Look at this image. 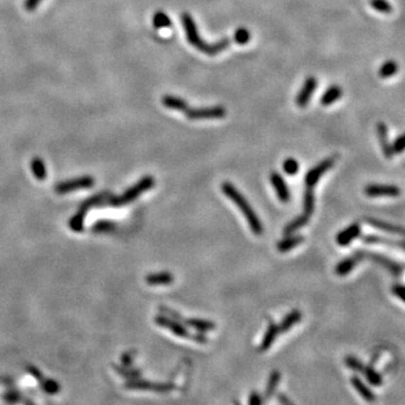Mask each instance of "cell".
<instances>
[{
	"mask_svg": "<svg viewBox=\"0 0 405 405\" xmlns=\"http://www.w3.org/2000/svg\"><path fill=\"white\" fill-rule=\"evenodd\" d=\"M182 21L184 25V28H185V33L187 41L190 43L194 48L200 50L201 52L207 54V55H216L227 49L230 46V38H222L220 39L219 42L215 43H207L205 42L204 39L201 37L200 33H198L197 26L195 24L194 18L191 17L190 14L184 13L182 15Z\"/></svg>",
	"mask_w": 405,
	"mask_h": 405,
	"instance_id": "cell-1",
	"label": "cell"
},
{
	"mask_svg": "<svg viewBox=\"0 0 405 405\" xmlns=\"http://www.w3.org/2000/svg\"><path fill=\"white\" fill-rule=\"evenodd\" d=\"M221 189H222V193L225 196L229 197L230 201H232L238 206V208L240 209L245 220H247L248 225L252 232L258 237L261 236L263 233V224L247 198L239 191L238 188L233 184L229 182H224L221 185Z\"/></svg>",
	"mask_w": 405,
	"mask_h": 405,
	"instance_id": "cell-2",
	"label": "cell"
},
{
	"mask_svg": "<svg viewBox=\"0 0 405 405\" xmlns=\"http://www.w3.org/2000/svg\"><path fill=\"white\" fill-rule=\"evenodd\" d=\"M155 185V180L152 176H146L143 177L142 179H140L139 183H136V185L132 186L129 188L128 190L125 191L122 196L118 197H111L110 200H107V204L111 206H122L125 204H129V202L135 201L140 195L146 193L152 187Z\"/></svg>",
	"mask_w": 405,
	"mask_h": 405,
	"instance_id": "cell-3",
	"label": "cell"
},
{
	"mask_svg": "<svg viewBox=\"0 0 405 405\" xmlns=\"http://www.w3.org/2000/svg\"><path fill=\"white\" fill-rule=\"evenodd\" d=\"M188 119L191 121H202V119H219L223 118L226 115V110L223 106L212 107H200L193 108L188 107L184 113Z\"/></svg>",
	"mask_w": 405,
	"mask_h": 405,
	"instance_id": "cell-4",
	"label": "cell"
},
{
	"mask_svg": "<svg viewBox=\"0 0 405 405\" xmlns=\"http://www.w3.org/2000/svg\"><path fill=\"white\" fill-rule=\"evenodd\" d=\"M335 158L330 157L322 160L319 165H316L315 167L310 169V171L306 173L305 177H304V183H305V187L307 188H313L316 186V184L319 183L321 177L324 175L328 170H330L334 166Z\"/></svg>",
	"mask_w": 405,
	"mask_h": 405,
	"instance_id": "cell-5",
	"label": "cell"
},
{
	"mask_svg": "<svg viewBox=\"0 0 405 405\" xmlns=\"http://www.w3.org/2000/svg\"><path fill=\"white\" fill-rule=\"evenodd\" d=\"M154 321L159 327L165 328L167 329V330L171 331L177 337L185 339H191V337H193V333H190V332L188 331V329L182 323V322L171 319V317H168L166 315H158L154 319Z\"/></svg>",
	"mask_w": 405,
	"mask_h": 405,
	"instance_id": "cell-6",
	"label": "cell"
},
{
	"mask_svg": "<svg viewBox=\"0 0 405 405\" xmlns=\"http://www.w3.org/2000/svg\"><path fill=\"white\" fill-rule=\"evenodd\" d=\"M95 185V179L90 176H84L79 177V178L68 180V182H63L57 184L55 187V191L57 194H68L71 193V191L78 190V189H86V188H90Z\"/></svg>",
	"mask_w": 405,
	"mask_h": 405,
	"instance_id": "cell-7",
	"label": "cell"
},
{
	"mask_svg": "<svg viewBox=\"0 0 405 405\" xmlns=\"http://www.w3.org/2000/svg\"><path fill=\"white\" fill-rule=\"evenodd\" d=\"M366 258V251L365 250H357L353 253V256H350L348 258L341 260V261L338 262V265L335 266V274L340 277H345L347 275H349L351 271L354 269L358 263H359L361 260Z\"/></svg>",
	"mask_w": 405,
	"mask_h": 405,
	"instance_id": "cell-8",
	"label": "cell"
},
{
	"mask_svg": "<svg viewBox=\"0 0 405 405\" xmlns=\"http://www.w3.org/2000/svg\"><path fill=\"white\" fill-rule=\"evenodd\" d=\"M365 195L368 197L389 196L396 197L401 195V189L395 185H385V184H370L365 187Z\"/></svg>",
	"mask_w": 405,
	"mask_h": 405,
	"instance_id": "cell-9",
	"label": "cell"
},
{
	"mask_svg": "<svg viewBox=\"0 0 405 405\" xmlns=\"http://www.w3.org/2000/svg\"><path fill=\"white\" fill-rule=\"evenodd\" d=\"M126 387L131 389H141V390H153L159 393H167L173 389V385L169 383H152L149 381H141L135 379L126 384Z\"/></svg>",
	"mask_w": 405,
	"mask_h": 405,
	"instance_id": "cell-10",
	"label": "cell"
},
{
	"mask_svg": "<svg viewBox=\"0 0 405 405\" xmlns=\"http://www.w3.org/2000/svg\"><path fill=\"white\" fill-rule=\"evenodd\" d=\"M269 179L279 202H288L291 201V191H289V188L286 182H285V179L283 178V176L279 172L273 171L270 173Z\"/></svg>",
	"mask_w": 405,
	"mask_h": 405,
	"instance_id": "cell-11",
	"label": "cell"
},
{
	"mask_svg": "<svg viewBox=\"0 0 405 405\" xmlns=\"http://www.w3.org/2000/svg\"><path fill=\"white\" fill-rule=\"evenodd\" d=\"M366 258H369L374 262L378 263V265H381L382 267H384V268L387 269L390 274L394 275V276H396V277H399L403 271V266L401 265V263L396 262V261H393L392 259H389L385 256L379 255V253L366 251Z\"/></svg>",
	"mask_w": 405,
	"mask_h": 405,
	"instance_id": "cell-12",
	"label": "cell"
},
{
	"mask_svg": "<svg viewBox=\"0 0 405 405\" xmlns=\"http://www.w3.org/2000/svg\"><path fill=\"white\" fill-rule=\"evenodd\" d=\"M361 234V226L359 223H352L350 224L349 226H347L346 229L337 234L335 237V241H337L338 245L340 247H348V245L351 243L352 241L356 240L357 238H359Z\"/></svg>",
	"mask_w": 405,
	"mask_h": 405,
	"instance_id": "cell-13",
	"label": "cell"
},
{
	"mask_svg": "<svg viewBox=\"0 0 405 405\" xmlns=\"http://www.w3.org/2000/svg\"><path fill=\"white\" fill-rule=\"evenodd\" d=\"M317 87V79L314 77H309L305 79L304 81V85L302 87L301 92H298V95L296 96V105L298 107H305L309 105L311 97H312L313 92H315Z\"/></svg>",
	"mask_w": 405,
	"mask_h": 405,
	"instance_id": "cell-14",
	"label": "cell"
},
{
	"mask_svg": "<svg viewBox=\"0 0 405 405\" xmlns=\"http://www.w3.org/2000/svg\"><path fill=\"white\" fill-rule=\"evenodd\" d=\"M279 333H280V331H279V327H278V324L275 323L273 320H270L268 328H267L265 335H263V338H262V341L259 346V349H258L259 351L265 352L268 349H270L274 345L275 340H276L278 335H279Z\"/></svg>",
	"mask_w": 405,
	"mask_h": 405,
	"instance_id": "cell-15",
	"label": "cell"
},
{
	"mask_svg": "<svg viewBox=\"0 0 405 405\" xmlns=\"http://www.w3.org/2000/svg\"><path fill=\"white\" fill-rule=\"evenodd\" d=\"M376 131H377L378 140L379 143H381L382 151L384 153L386 159H392L393 157V151H392V146H390L389 140H388V129L387 126L384 122H378L376 124Z\"/></svg>",
	"mask_w": 405,
	"mask_h": 405,
	"instance_id": "cell-16",
	"label": "cell"
},
{
	"mask_svg": "<svg viewBox=\"0 0 405 405\" xmlns=\"http://www.w3.org/2000/svg\"><path fill=\"white\" fill-rule=\"evenodd\" d=\"M364 222H366L368 225L375 227V229L385 231V232L400 234V236H403L404 234L403 226L397 225V224H392V223L385 222V221L377 220L374 218H364Z\"/></svg>",
	"mask_w": 405,
	"mask_h": 405,
	"instance_id": "cell-17",
	"label": "cell"
},
{
	"mask_svg": "<svg viewBox=\"0 0 405 405\" xmlns=\"http://www.w3.org/2000/svg\"><path fill=\"white\" fill-rule=\"evenodd\" d=\"M350 382H351V385L353 386V388L357 390V393L359 394V395L363 397L365 401H367V402H375L376 401L375 393L372 392L370 387H368V386L365 384L364 381L359 377V376L353 375L352 377L350 378Z\"/></svg>",
	"mask_w": 405,
	"mask_h": 405,
	"instance_id": "cell-18",
	"label": "cell"
},
{
	"mask_svg": "<svg viewBox=\"0 0 405 405\" xmlns=\"http://www.w3.org/2000/svg\"><path fill=\"white\" fill-rule=\"evenodd\" d=\"M183 324H186L187 327H189L197 332H209L213 331L216 329V324L214 322L209 320H204V319H198V317H190V319H184L183 317Z\"/></svg>",
	"mask_w": 405,
	"mask_h": 405,
	"instance_id": "cell-19",
	"label": "cell"
},
{
	"mask_svg": "<svg viewBox=\"0 0 405 405\" xmlns=\"http://www.w3.org/2000/svg\"><path fill=\"white\" fill-rule=\"evenodd\" d=\"M302 320V312L299 310H293L292 312H289L287 315H285V317L279 324H278V327H279V331L280 333H285V332H287L291 330V329L294 327L295 324H297L301 322Z\"/></svg>",
	"mask_w": 405,
	"mask_h": 405,
	"instance_id": "cell-20",
	"label": "cell"
},
{
	"mask_svg": "<svg viewBox=\"0 0 405 405\" xmlns=\"http://www.w3.org/2000/svg\"><path fill=\"white\" fill-rule=\"evenodd\" d=\"M304 242V237L303 236H299V234H296V236H287L283 240H280L279 242L277 243V250L281 252V253H285V252H288L289 250H292V249H294L297 247V245L302 244Z\"/></svg>",
	"mask_w": 405,
	"mask_h": 405,
	"instance_id": "cell-21",
	"label": "cell"
},
{
	"mask_svg": "<svg viewBox=\"0 0 405 405\" xmlns=\"http://www.w3.org/2000/svg\"><path fill=\"white\" fill-rule=\"evenodd\" d=\"M147 283L151 286H158V285H170L173 283V275L168 271L162 273H155L147 275L146 278Z\"/></svg>",
	"mask_w": 405,
	"mask_h": 405,
	"instance_id": "cell-22",
	"label": "cell"
},
{
	"mask_svg": "<svg viewBox=\"0 0 405 405\" xmlns=\"http://www.w3.org/2000/svg\"><path fill=\"white\" fill-rule=\"evenodd\" d=\"M162 104L165 105L166 107L169 108V110H179L185 113V110L189 107V105L187 104L185 99L180 98V97L172 96V95H167L162 98Z\"/></svg>",
	"mask_w": 405,
	"mask_h": 405,
	"instance_id": "cell-23",
	"label": "cell"
},
{
	"mask_svg": "<svg viewBox=\"0 0 405 405\" xmlns=\"http://www.w3.org/2000/svg\"><path fill=\"white\" fill-rule=\"evenodd\" d=\"M363 241L365 242V243H368V244H385V245H389V247H393V248L399 247L400 249H404L403 241H394L392 240V239H387V238L379 237V236L363 237Z\"/></svg>",
	"mask_w": 405,
	"mask_h": 405,
	"instance_id": "cell-24",
	"label": "cell"
},
{
	"mask_svg": "<svg viewBox=\"0 0 405 405\" xmlns=\"http://www.w3.org/2000/svg\"><path fill=\"white\" fill-rule=\"evenodd\" d=\"M310 221V216L306 215L305 213H303L302 215L297 216V218H295L293 221H291L286 226L284 227V234H286V236H289V234H294L295 232H297L298 230H301L302 227H304L305 225H307V223H309Z\"/></svg>",
	"mask_w": 405,
	"mask_h": 405,
	"instance_id": "cell-25",
	"label": "cell"
},
{
	"mask_svg": "<svg viewBox=\"0 0 405 405\" xmlns=\"http://www.w3.org/2000/svg\"><path fill=\"white\" fill-rule=\"evenodd\" d=\"M342 96V89L340 88L339 86L333 85L330 86L327 89L323 95L321 97V104L324 105V106H329V105H332L335 103L340 97Z\"/></svg>",
	"mask_w": 405,
	"mask_h": 405,
	"instance_id": "cell-26",
	"label": "cell"
},
{
	"mask_svg": "<svg viewBox=\"0 0 405 405\" xmlns=\"http://www.w3.org/2000/svg\"><path fill=\"white\" fill-rule=\"evenodd\" d=\"M314 209H315V195H314L313 188L305 187L303 196V211L311 218L313 215Z\"/></svg>",
	"mask_w": 405,
	"mask_h": 405,
	"instance_id": "cell-27",
	"label": "cell"
},
{
	"mask_svg": "<svg viewBox=\"0 0 405 405\" xmlns=\"http://www.w3.org/2000/svg\"><path fill=\"white\" fill-rule=\"evenodd\" d=\"M280 377H281V374L278 370H274L269 375V379H268V382H267L265 394H263V400L265 401L269 400L270 397L274 395L277 389V386L280 382Z\"/></svg>",
	"mask_w": 405,
	"mask_h": 405,
	"instance_id": "cell-28",
	"label": "cell"
},
{
	"mask_svg": "<svg viewBox=\"0 0 405 405\" xmlns=\"http://www.w3.org/2000/svg\"><path fill=\"white\" fill-rule=\"evenodd\" d=\"M361 374H363L366 379L372 386H381L383 384V376L379 374L378 371H376L372 366H367V365H364L363 370H361Z\"/></svg>",
	"mask_w": 405,
	"mask_h": 405,
	"instance_id": "cell-29",
	"label": "cell"
},
{
	"mask_svg": "<svg viewBox=\"0 0 405 405\" xmlns=\"http://www.w3.org/2000/svg\"><path fill=\"white\" fill-rule=\"evenodd\" d=\"M31 168H32V171H33V175L38 180H44L46 178V176H48V172H46V166L41 158H34L33 160H32Z\"/></svg>",
	"mask_w": 405,
	"mask_h": 405,
	"instance_id": "cell-30",
	"label": "cell"
},
{
	"mask_svg": "<svg viewBox=\"0 0 405 405\" xmlns=\"http://www.w3.org/2000/svg\"><path fill=\"white\" fill-rule=\"evenodd\" d=\"M152 24H153V26L157 28V30L172 26L171 19H170L167 14L164 12H157L154 14L153 18H152Z\"/></svg>",
	"mask_w": 405,
	"mask_h": 405,
	"instance_id": "cell-31",
	"label": "cell"
},
{
	"mask_svg": "<svg viewBox=\"0 0 405 405\" xmlns=\"http://www.w3.org/2000/svg\"><path fill=\"white\" fill-rule=\"evenodd\" d=\"M397 70H399V66H397V63L395 62V61H393V60L386 61V62L381 67V69H379V77L383 79L390 78L392 75L396 74Z\"/></svg>",
	"mask_w": 405,
	"mask_h": 405,
	"instance_id": "cell-32",
	"label": "cell"
},
{
	"mask_svg": "<svg viewBox=\"0 0 405 405\" xmlns=\"http://www.w3.org/2000/svg\"><path fill=\"white\" fill-rule=\"evenodd\" d=\"M86 211L82 208H79L74 218L70 221V229L74 230V232H80V231L84 230V222L86 218Z\"/></svg>",
	"mask_w": 405,
	"mask_h": 405,
	"instance_id": "cell-33",
	"label": "cell"
},
{
	"mask_svg": "<svg viewBox=\"0 0 405 405\" xmlns=\"http://www.w3.org/2000/svg\"><path fill=\"white\" fill-rule=\"evenodd\" d=\"M283 170L288 176H295L296 173H298L299 170L298 161L294 158L285 159L283 162Z\"/></svg>",
	"mask_w": 405,
	"mask_h": 405,
	"instance_id": "cell-34",
	"label": "cell"
},
{
	"mask_svg": "<svg viewBox=\"0 0 405 405\" xmlns=\"http://www.w3.org/2000/svg\"><path fill=\"white\" fill-rule=\"evenodd\" d=\"M370 5L375 10L379 13L390 14L393 12V7L386 0H370Z\"/></svg>",
	"mask_w": 405,
	"mask_h": 405,
	"instance_id": "cell-35",
	"label": "cell"
},
{
	"mask_svg": "<svg viewBox=\"0 0 405 405\" xmlns=\"http://www.w3.org/2000/svg\"><path fill=\"white\" fill-rule=\"evenodd\" d=\"M234 41H236L238 44L244 45L250 41V32H249L247 28H239L237 30L236 33H234Z\"/></svg>",
	"mask_w": 405,
	"mask_h": 405,
	"instance_id": "cell-36",
	"label": "cell"
},
{
	"mask_svg": "<svg viewBox=\"0 0 405 405\" xmlns=\"http://www.w3.org/2000/svg\"><path fill=\"white\" fill-rule=\"evenodd\" d=\"M345 364L350 368V369H352L354 371H358V372H361V370H363L364 365H365L364 363H361V361L358 359V358L353 357V356L346 357Z\"/></svg>",
	"mask_w": 405,
	"mask_h": 405,
	"instance_id": "cell-37",
	"label": "cell"
},
{
	"mask_svg": "<svg viewBox=\"0 0 405 405\" xmlns=\"http://www.w3.org/2000/svg\"><path fill=\"white\" fill-rule=\"evenodd\" d=\"M42 387L46 393H49V394H56L60 390L59 383L55 381H52V379H45V381H43Z\"/></svg>",
	"mask_w": 405,
	"mask_h": 405,
	"instance_id": "cell-38",
	"label": "cell"
},
{
	"mask_svg": "<svg viewBox=\"0 0 405 405\" xmlns=\"http://www.w3.org/2000/svg\"><path fill=\"white\" fill-rule=\"evenodd\" d=\"M115 229V224L110 221H99L97 222L95 225H93L92 230L95 232H107V231H111Z\"/></svg>",
	"mask_w": 405,
	"mask_h": 405,
	"instance_id": "cell-39",
	"label": "cell"
},
{
	"mask_svg": "<svg viewBox=\"0 0 405 405\" xmlns=\"http://www.w3.org/2000/svg\"><path fill=\"white\" fill-rule=\"evenodd\" d=\"M392 146V151L394 154H401L404 151V134H400L399 136L394 140V142L390 144Z\"/></svg>",
	"mask_w": 405,
	"mask_h": 405,
	"instance_id": "cell-40",
	"label": "cell"
},
{
	"mask_svg": "<svg viewBox=\"0 0 405 405\" xmlns=\"http://www.w3.org/2000/svg\"><path fill=\"white\" fill-rule=\"evenodd\" d=\"M265 402L263 397L260 395L258 392H251L250 396L248 399V404L249 405H260Z\"/></svg>",
	"mask_w": 405,
	"mask_h": 405,
	"instance_id": "cell-41",
	"label": "cell"
},
{
	"mask_svg": "<svg viewBox=\"0 0 405 405\" xmlns=\"http://www.w3.org/2000/svg\"><path fill=\"white\" fill-rule=\"evenodd\" d=\"M392 293L394 296L404 302V286L402 284H394L392 286Z\"/></svg>",
	"mask_w": 405,
	"mask_h": 405,
	"instance_id": "cell-42",
	"label": "cell"
},
{
	"mask_svg": "<svg viewBox=\"0 0 405 405\" xmlns=\"http://www.w3.org/2000/svg\"><path fill=\"white\" fill-rule=\"evenodd\" d=\"M42 0H25L24 1V8L27 12H34V10L37 8V6L41 3Z\"/></svg>",
	"mask_w": 405,
	"mask_h": 405,
	"instance_id": "cell-43",
	"label": "cell"
},
{
	"mask_svg": "<svg viewBox=\"0 0 405 405\" xmlns=\"http://www.w3.org/2000/svg\"><path fill=\"white\" fill-rule=\"evenodd\" d=\"M191 339L194 340L195 342L196 343H206L208 341V338L206 337V335L202 333V332H197V333H193V337H191Z\"/></svg>",
	"mask_w": 405,
	"mask_h": 405,
	"instance_id": "cell-44",
	"label": "cell"
},
{
	"mask_svg": "<svg viewBox=\"0 0 405 405\" xmlns=\"http://www.w3.org/2000/svg\"><path fill=\"white\" fill-rule=\"evenodd\" d=\"M277 400L279 401V403H281V404H293L292 401L289 400L287 396H285L283 393L278 394V395H277Z\"/></svg>",
	"mask_w": 405,
	"mask_h": 405,
	"instance_id": "cell-45",
	"label": "cell"
},
{
	"mask_svg": "<svg viewBox=\"0 0 405 405\" xmlns=\"http://www.w3.org/2000/svg\"><path fill=\"white\" fill-rule=\"evenodd\" d=\"M18 399H19V397H18L17 394L15 393H9L5 396V400L8 401V402H16Z\"/></svg>",
	"mask_w": 405,
	"mask_h": 405,
	"instance_id": "cell-46",
	"label": "cell"
},
{
	"mask_svg": "<svg viewBox=\"0 0 405 405\" xmlns=\"http://www.w3.org/2000/svg\"><path fill=\"white\" fill-rule=\"evenodd\" d=\"M123 363H124V365H126V366H129V365H131L132 358H131V356H129V353H126V354H124V356H123Z\"/></svg>",
	"mask_w": 405,
	"mask_h": 405,
	"instance_id": "cell-47",
	"label": "cell"
}]
</instances>
